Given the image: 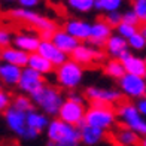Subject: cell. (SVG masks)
I'll use <instances>...</instances> for the list:
<instances>
[{"mask_svg":"<svg viewBox=\"0 0 146 146\" xmlns=\"http://www.w3.org/2000/svg\"><path fill=\"white\" fill-rule=\"evenodd\" d=\"M116 118V112L109 104H91L85 112V124L103 128L106 131L115 125Z\"/></svg>","mask_w":146,"mask_h":146,"instance_id":"4","label":"cell"},{"mask_svg":"<svg viewBox=\"0 0 146 146\" xmlns=\"http://www.w3.org/2000/svg\"><path fill=\"white\" fill-rule=\"evenodd\" d=\"M104 21L110 24L112 27H118L119 24L122 23V14H121V9L119 11H110V12H106L104 15Z\"/></svg>","mask_w":146,"mask_h":146,"instance_id":"32","label":"cell"},{"mask_svg":"<svg viewBox=\"0 0 146 146\" xmlns=\"http://www.w3.org/2000/svg\"><path fill=\"white\" fill-rule=\"evenodd\" d=\"M85 112L87 110L84 108V103H78V102H73L70 98H67V100L63 102L57 116L66 122L82 127L85 124Z\"/></svg>","mask_w":146,"mask_h":146,"instance_id":"8","label":"cell"},{"mask_svg":"<svg viewBox=\"0 0 146 146\" xmlns=\"http://www.w3.org/2000/svg\"><path fill=\"white\" fill-rule=\"evenodd\" d=\"M81 128V143H85L87 146H96L102 143L106 137V130L92 127V125L84 124Z\"/></svg>","mask_w":146,"mask_h":146,"instance_id":"21","label":"cell"},{"mask_svg":"<svg viewBox=\"0 0 146 146\" xmlns=\"http://www.w3.org/2000/svg\"><path fill=\"white\" fill-rule=\"evenodd\" d=\"M113 140L116 145L121 146H134L140 142V134L136 133L134 130H131L130 127H121L115 131L113 134Z\"/></svg>","mask_w":146,"mask_h":146,"instance_id":"24","label":"cell"},{"mask_svg":"<svg viewBox=\"0 0 146 146\" xmlns=\"http://www.w3.org/2000/svg\"><path fill=\"white\" fill-rule=\"evenodd\" d=\"M0 63H2V48H0Z\"/></svg>","mask_w":146,"mask_h":146,"instance_id":"45","label":"cell"},{"mask_svg":"<svg viewBox=\"0 0 146 146\" xmlns=\"http://www.w3.org/2000/svg\"><path fill=\"white\" fill-rule=\"evenodd\" d=\"M12 33L6 29H2L0 27V48H6L12 43Z\"/></svg>","mask_w":146,"mask_h":146,"instance_id":"35","label":"cell"},{"mask_svg":"<svg viewBox=\"0 0 146 146\" xmlns=\"http://www.w3.org/2000/svg\"><path fill=\"white\" fill-rule=\"evenodd\" d=\"M40 40H42L40 36L33 35V33H29V31H21V33H18V35H15L14 46L31 54V52L37 51L39 45H40Z\"/></svg>","mask_w":146,"mask_h":146,"instance_id":"17","label":"cell"},{"mask_svg":"<svg viewBox=\"0 0 146 146\" xmlns=\"http://www.w3.org/2000/svg\"><path fill=\"white\" fill-rule=\"evenodd\" d=\"M137 31H139V29H137L136 24H130V23H125V21H122L116 27V33L121 35L122 37H125V39H130L133 35H136Z\"/></svg>","mask_w":146,"mask_h":146,"instance_id":"30","label":"cell"},{"mask_svg":"<svg viewBox=\"0 0 146 146\" xmlns=\"http://www.w3.org/2000/svg\"><path fill=\"white\" fill-rule=\"evenodd\" d=\"M67 6L79 14H88L94 9V0H67Z\"/></svg>","mask_w":146,"mask_h":146,"instance_id":"28","label":"cell"},{"mask_svg":"<svg viewBox=\"0 0 146 146\" xmlns=\"http://www.w3.org/2000/svg\"><path fill=\"white\" fill-rule=\"evenodd\" d=\"M29 67L31 69H35L37 72H40L42 75H51L52 72H54L55 69V64L54 63H51L46 57H43L42 54H39V52H31L30 57H29Z\"/></svg>","mask_w":146,"mask_h":146,"instance_id":"23","label":"cell"},{"mask_svg":"<svg viewBox=\"0 0 146 146\" xmlns=\"http://www.w3.org/2000/svg\"><path fill=\"white\" fill-rule=\"evenodd\" d=\"M70 55H72L73 60H76V61L81 63L82 66H88V64H92V63H102L106 58V52L92 48L90 45L79 43Z\"/></svg>","mask_w":146,"mask_h":146,"instance_id":"12","label":"cell"},{"mask_svg":"<svg viewBox=\"0 0 146 146\" xmlns=\"http://www.w3.org/2000/svg\"><path fill=\"white\" fill-rule=\"evenodd\" d=\"M112 36V25L103 21H96L91 24V36H90V43L92 46H104L106 40Z\"/></svg>","mask_w":146,"mask_h":146,"instance_id":"14","label":"cell"},{"mask_svg":"<svg viewBox=\"0 0 146 146\" xmlns=\"http://www.w3.org/2000/svg\"><path fill=\"white\" fill-rule=\"evenodd\" d=\"M31 100L46 115L55 116L58 115L64 98L58 88L51 87V85H43L40 90H37L36 92L31 94Z\"/></svg>","mask_w":146,"mask_h":146,"instance_id":"2","label":"cell"},{"mask_svg":"<svg viewBox=\"0 0 146 146\" xmlns=\"http://www.w3.org/2000/svg\"><path fill=\"white\" fill-rule=\"evenodd\" d=\"M5 121L8 128L14 133V134L23 137L24 131L27 130V112L15 108V106H9L5 110Z\"/></svg>","mask_w":146,"mask_h":146,"instance_id":"11","label":"cell"},{"mask_svg":"<svg viewBox=\"0 0 146 146\" xmlns=\"http://www.w3.org/2000/svg\"><path fill=\"white\" fill-rule=\"evenodd\" d=\"M140 31H142V33H143V35H145V37H146V25H145V27H143V29H142V30H140Z\"/></svg>","mask_w":146,"mask_h":146,"instance_id":"43","label":"cell"},{"mask_svg":"<svg viewBox=\"0 0 146 146\" xmlns=\"http://www.w3.org/2000/svg\"><path fill=\"white\" fill-rule=\"evenodd\" d=\"M128 40L121 35H112L104 43V51L106 54L110 55L112 58H121V55L125 51H128Z\"/></svg>","mask_w":146,"mask_h":146,"instance_id":"18","label":"cell"},{"mask_svg":"<svg viewBox=\"0 0 146 146\" xmlns=\"http://www.w3.org/2000/svg\"><path fill=\"white\" fill-rule=\"evenodd\" d=\"M46 136L51 145L57 146H78L81 143V128L60 118L49 121V125L46 127Z\"/></svg>","mask_w":146,"mask_h":146,"instance_id":"1","label":"cell"},{"mask_svg":"<svg viewBox=\"0 0 146 146\" xmlns=\"http://www.w3.org/2000/svg\"><path fill=\"white\" fill-rule=\"evenodd\" d=\"M118 85L122 94L131 100H137L139 97L146 94V76L127 72L122 78L118 79Z\"/></svg>","mask_w":146,"mask_h":146,"instance_id":"7","label":"cell"},{"mask_svg":"<svg viewBox=\"0 0 146 146\" xmlns=\"http://www.w3.org/2000/svg\"><path fill=\"white\" fill-rule=\"evenodd\" d=\"M3 2H6V3H12V2H18V0H3Z\"/></svg>","mask_w":146,"mask_h":146,"instance_id":"44","label":"cell"},{"mask_svg":"<svg viewBox=\"0 0 146 146\" xmlns=\"http://www.w3.org/2000/svg\"><path fill=\"white\" fill-rule=\"evenodd\" d=\"M116 115H118V119L125 127H130L131 130L139 133L140 136L146 134V118L140 113V110L137 109L136 104H133V103L119 104Z\"/></svg>","mask_w":146,"mask_h":146,"instance_id":"5","label":"cell"},{"mask_svg":"<svg viewBox=\"0 0 146 146\" xmlns=\"http://www.w3.org/2000/svg\"><path fill=\"white\" fill-rule=\"evenodd\" d=\"M145 60H146V57H145Z\"/></svg>","mask_w":146,"mask_h":146,"instance_id":"48","label":"cell"},{"mask_svg":"<svg viewBox=\"0 0 146 146\" xmlns=\"http://www.w3.org/2000/svg\"><path fill=\"white\" fill-rule=\"evenodd\" d=\"M52 35H54V31H51V30H43V31H40V39H43V40H51V39H52Z\"/></svg>","mask_w":146,"mask_h":146,"instance_id":"41","label":"cell"},{"mask_svg":"<svg viewBox=\"0 0 146 146\" xmlns=\"http://www.w3.org/2000/svg\"><path fill=\"white\" fill-rule=\"evenodd\" d=\"M29 57H30L29 52L19 49V48H17V46L9 45V46H6V48L2 49V60L3 61L21 66V67H25V66L29 64Z\"/></svg>","mask_w":146,"mask_h":146,"instance_id":"22","label":"cell"},{"mask_svg":"<svg viewBox=\"0 0 146 146\" xmlns=\"http://www.w3.org/2000/svg\"><path fill=\"white\" fill-rule=\"evenodd\" d=\"M39 133L40 131H37L35 128H31V127H27V130L24 131V134H23V139H25V140H36V139L39 137Z\"/></svg>","mask_w":146,"mask_h":146,"instance_id":"38","label":"cell"},{"mask_svg":"<svg viewBox=\"0 0 146 146\" xmlns=\"http://www.w3.org/2000/svg\"><path fill=\"white\" fill-rule=\"evenodd\" d=\"M104 73L112 79H119L127 72H125L124 63L119 58H115V60H109V61L104 64Z\"/></svg>","mask_w":146,"mask_h":146,"instance_id":"26","label":"cell"},{"mask_svg":"<svg viewBox=\"0 0 146 146\" xmlns=\"http://www.w3.org/2000/svg\"><path fill=\"white\" fill-rule=\"evenodd\" d=\"M33 104H35V103H33V100H31V98H29L27 96H17L14 98V104H12V106H15V108L21 109L24 112H29V110L33 109Z\"/></svg>","mask_w":146,"mask_h":146,"instance_id":"31","label":"cell"},{"mask_svg":"<svg viewBox=\"0 0 146 146\" xmlns=\"http://www.w3.org/2000/svg\"><path fill=\"white\" fill-rule=\"evenodd\" d=\"M119 60L124 63L125 72L134 73V75H140V76H146V60L145 58L133 55L128 51H125Z\"/></svg>","mask_w":146,"mask_h":146,"instance_id":"19","label":"cell"},{"mask_svg":"<svg viewBox=\"0 0 146 146\" xmlns=\"http://www.w3.org/2000/svg\"><path fill=\"white\" fill-rule=\"evenodd\" d=\"M67 98H70L73 102H78V103H84V97L81 94H78V92H70Z\"/></svg>","mask_w":146,"mask_h":146,"instance_id":"40","label":"cell"},{"mask_svg":"<svg viewBox=\"0 0 146 146\" xmlns=\"http://www.w3.org/2000/svg\"><path fill=\"white\" fill-rule=\"evenodd\" d=\"M11 106V96L6 91L0 90V112H5Z\"/></svg>","mask_w":146,"mask_h":146,"instance_id":"36","label":"cell"},{"mask_svg":"<svg viewBox=\"0 0 146 146\" xmlns=\"http://www.w3.org/2000/svg\"><path fill=\"white\" fill-rule=\"evenodd\" d=\"M42 0H18V5L21 8H27V9H35L40 5Z\"/></svg>","mask_w":146,"mask_h":146,"instance_id":"37","label":"cell"},{"mask_svg":"<svg viewBox=\"0 0 146 146\" xmlns=\"http://www.w3.org/2000/svg\"><path fill=\"white\" fill-rule=\"evenodd\" d=\"M43 85H45V81H43V75L40 72L31 69L29 66L23 67L21 79H19V82H18V88L21 90L24 94L31 96L33 92L40 90Z\"/></svg>","mask_w":146,"mask_h":146,"instance_id":"9","label":"cell"},{"mask_svg":"<svg viewBox=\"0 0 146 146\" xmlns=\"http://www.w3.org/2000/svg\"><path fill=\"white\" fill-rule=\"evenodd\" d=\"M64 30H67L79 40H90L91 36V24L84 19H69L64 24Z\"/></svg>","mask_w":146,"mask_h":146,"instance_id":"20","label":"cell"},{"mask_svg":"<svg viewBox=\"0 0 146 146\" xmlns=\"http://www.w3.org/2000/svg\"><path fill=\"white\" fill-rule=\"evenodd\" d=\"M57 82L61 88L75 90L79 87L84 78V66L78 63L76 60H67L63 64H60L55 70Z\"/></svg>","mask_w":146,"mask_h":146,"instance_id":"3","label":"cell"},{"mask_svg":"<svg viewBox=\"0 0 146 146\" xmlns=\"http://www.w3.org/2000/svg\"><path fill=\"white\" fill-rule=\"evenodd\" d=\"M2 85H3V81L0 79V90H2Z\"/></svg>","mask_w":146,"mask_h":146,"instance_id":"46","label":"cell"},{"mask_svg":"<svg viewBox=\"0 0 146 146\" xmlns=\"http://www.w3.org/2000/svg\"><path fill=\"white\" fill-rule=\"evenodd\" d=\"M133 9L136 11L142 23H146V0H133Z\"/></svg>","mask_w":146,"mask_h":146,"instance_id":"33","label":"cell"},{"mask_svg":"<svg viewBox=\"0 0 146 146\" xmlns=\"http://www.w3.org/2000/svg\"><path fill=\"white\" fill-rule=\"evenodd\" d=\"M122 21L130 23V24H136V25H137L139 23H142V21H140V18H139V15L136 14V11L133 9V8L122 12Z\"/></svg>","mask_w":146,"mask_h":146,"instance_id":"34","label":"cell"},{"mask_svg":"<svg viewBox=\"0 0 146 146\" xmlns=\"http://www.w3.org/2000/svg\"><path fill=\"white\" fill-rule=\"evenodd\" d=\"M49 2H52V0H49Z\"/></svg>","mask_w":146,"mask_h":146,"instance_id":"47","label":"cell"},{"mask_svg":"<svg viewBox=\"0 0 146 146\" xmlns=\"http://www.w3.org/2000/svg\"><path fill=\"white\" fill-rule=\"evenodd\" d=\"M21 73H23V67L17 64H12L8 61L0 63V79L3 81L5 85L8 87H18V82L21 79Z\"/></svg>","mask_w":146,"mask_h":146,"instance_id":"15","label":"cell"},{"mask_svg":"<svg viewBox=\"0 0 146 146\" xmlns=\"http://www.w3.org/2000/svg\"><path fill=\"white\" fill-rule=\"evenodd\" d=\"M37 52L42 54L43 57H46L51 63H54L55 67H58L60 64H63L64 61L69 60L67 58L69 54H66L64 51H61L52 40H43L42 39L40 45H39V48H37Z\"/></svg>","mask_w":146,"mask_h":146,"instance_id":"13","label":"cell"},{"mask_svg":"<svg viewBox=\"0 0 146 146\" xmlns=\"http://www.w3.org/2000/svg\"><path fill=\"white\" fill-rule=\"evenodd\" d=\"M128 40V46L133 49V51H143L146 49V37L145 35L139 30L136 35H133L130 39H127Z\"/></svg>","mask_w":146,"mask_h":146,"instance_id":"29","label":"cell"},{"mask_svg":"<svg viewBox=\"0 0 146 146\" xmlns=\"http://www.w3.org/2000/svg\"><path fill=\"white\" fill-rule=\"evenodd\" d=\"M85 97L91 102V104H115L121 100V91L112 88H98L88 87L85 90Z\"/></svg>","mask_w":146,"mask_h":146,"instance_id":"10","label":"cell"},{"mask_svg":"<svg viewBox=\"0 0 146 146\" xmlns=\"http://www.w3.org/2000/svg\"><path fill=\"white\" fill-rule=\"evenodd\" d=\"M142 145H143V146H146V134H145V136H143V139H142Z\"/></svg>","mask_w":146,"mask_h":146,"instance_id":"42","label":"cell"},{"mask_svg":"<svg viewBox=\"0 0 146 146\" xmlns=\"http://www.w3.org/2000/svg\"><path fill=\"white\" fill-rule=\"evenodd\" d=\"M11 18L18 19V21H23V23H27L30 25H33L35 29H37L39 31H43V30H51V31H55V23L52 19L46 18L43 15H39L37 12H35L33 9H27V8H21L19 6L18 9H12L9 12Z\"/></svg>","mask_w":146,"mask_h":146,"instance_id":"6","label":"cell"},{"mask_svg":"<svg viewBox=\"0 0 146 146\" xmlns=\"http://www.w3.org/2000/svg\"><path fill=\"white\" fill-rule=\"evenodd\" d=\"M124 6V0H94V9L98 12H110L119 11Z\"/></svg>","mask_w":146,"mask_h":146,"instance_id":"27","label":"cell"},{"mask_svg":"<svg viewBox=\"0 0 146 146\" xmlns=\"http://www.w3.org/2000/svg\"><path fill=\"white\" fill-rule=\"evenodd\" d=\"M27 125L37 131H43L49 125L48 115L45 112H37L35 109H31L27 112Z\"/></svg>","mask_w":146,"mask_h":146,"instance_id":"25","label":"cell"},{"mask_svg":"<svg viewBox=\"0 0 146 146\" xmlns=\"http://www.w3.org/2000/svg\"><path fill=\"white\" fill-rule=\"evenodd\" d=\"M51 40L54 42L61 51H64L66 54H72L76 46L81 43L79 39H76L75 36L70 35V33L67 30H64V29L63 30H55Z\"/></svg>","mask_w":146,"mask_h":146,"instance_id":"16","label":"cell"},{"mask_svg":"<svg viewBox=\"0 0 146 146\" xmlns=\"http://www.w3.org/2000/svg\"><path fill=\"white\" fill-rule=\"evenodd\" d=\"M136 106H137V109L140 110V113L146 118V94L137 98V100H136Z\"/></svg>","mask_w":146,"mask_h":146,"instance_id":"39","label":"cell"}]
</instances>
